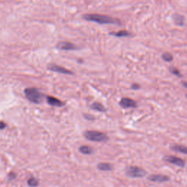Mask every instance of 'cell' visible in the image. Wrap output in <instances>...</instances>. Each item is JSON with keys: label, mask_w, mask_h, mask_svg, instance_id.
I'll return each mask as SVG.
<instances>
[{"label": "cell", "mask_w": 187, "mask_h": 187, "mask_svg": "<svg viewBox=\"0 0 187 187\" xmlns=\"http://www.w3.org/2000/svg\"><path fill=\"white\" fill-rule=\"evenodd\" d=\"M119 105L124 109L136 108L138 107V104L134 99L128 97L122 98L119 102Z\"/></svg>", "instance_id": "6"}, {"label": "cell", "mask_w": 187, "mask_h": 187, "mask_svg": "<svg viewBox=\"0 0 187 187\" xmlns=\"http://www.w3.org/2000/svg\"><path fill=\"white\" fill-rule=\"evenodd\" d=\"M48 69L51 71L53 72H56V73H62V74L64 75H73L74 73L72 71H70V70H67V69L64 68L62 66H59V65H56L55 64H51L48 66Z\"/></svg>", "instance_id": "8"}, {"label": "cell", "mask_w": 187, "mask_h": 187, "mask_svg": "<svg viewBox=\"0 0 187 187\" xmlns=\"http://www.w3.org/2000/svg\"><path fill=\"white\" fill-rule=\"evenodd\" d=\"M47 102L50 105L53 107H62L64 105V103L63 102H62L61 100H59L57 98L54 97L48 96L47 97Z\"/></svg>", "instance_id": "10"}, {"label": "cell", "mask_w": 187, "mask_h": 187, "mask_svg": "<svg viewBox=\"0 0 187 187\" xmlns=\"http://www.w3.org/2000/svg\"><path fill=\"white\" fill-rule=\"evenodd\" d=\"M16 176H17V175H16L15 173H13V172H11V173H10L8 175V179H9L10 181H11V180H14L15 178H16Z\"/></svg>", "instance_id": "20"}, {"label": "cell", "mask_w": 187, "mask_h": 187, "mask_svg": "<svg viewBox=\"0 0 187 187\" xmlns=\"http://www.w3.org/2000/svg\"><path fill=\"white\" fill-rule=\"evenodd\" d=\"M169 71H170V73H171V74L177 76V77H182V75H181V72L179 71V70L178 69H177L176 67H175V66H170L169 67Z\"/></svg>", "instance_id": "18"}, {"label": "cell", "mask_w": 187, "mask_h": 187, "mask_svg": "<svg viewBox=\"0 0 187 187\" xmlns=\"http://www.w3.org/2000/svg\"><path fill=\"white\" fill-rule=\"evenodd\" d=\"M170 149L173 151H175L179 152V153H184V154H187V147L184 146V145L175 144V145H172V146L170 147Z\"/></svg>", "instance_id": "13"}, {"label": "cell", "mask_w": 187, "mask_h": 187, "mask_svg": "<svg viewBox=\"0 0 187 187\" xmlns=\"http://www.w3.org/2000/svg\"><path fill=\"white\" fill-rule=\"evenodd\" d=\"M27 184L30 187H35L38 186L39 181L35 178H31L27 181Z\"/></svg>", "instance_id": "19"}, {"label": "cell", "mask_w": 187, "mask_h": 187, "mask_svg": "<svg viewBox=\"0 0 187 187\" xmlns=\"http://www.w3.org/2000/svg\"><path fill=\"white\" fill-rule=\"evenodd\" d=\"M162 59L167 62H171L173 60V55L169 52H164V53L162 54Z\"/></svg>", "instance_id": "17"}, {"label": "cell", "mask_w": 187, "mask_h": 187, "mask_svg": "<svg viewBox=\"0 0 187 187\" xmlns=\"http://www.w3.org/2000/svg\"><path fill=\"white\" fill-rule=\"evenodd\" d=\"M26 98L33 103L39 104L42 101L43 95L39 89L36 88H27L24 90Z\"/></svg>", "instance_id": "3"}, {"label": "cell", "mask_w": 187, "mask_h": 187, "mask_svg": "<svg viewBox=\"0 0 187 187\" xmlns=\"http://www.w3.org/2000/svg\"><path fill=\"white\" fill-rule=\"evenodd\" d=\"M6 127V124L3 121H0V129H4Z\"/></svg>", "instance_id": "23"}, {"label": "cell", "mask_w": 187, "mask_h": 187, "mask_svg": "<svg viewBox=\"0 0 187 187\" xmlns=\"http://www.w3.org/2000/svg\"><path fill=\"white\" fill-rule=\"evenodd\" d=\"M148 180L153 182L157 183H162L168 181L170 180V177L164 175H159V174H153V175H150L148 177Z\"/></svg>", "instance_id": "9"}, {"label": "cell", "mask_w": 187, "mask_h": 187, "mask_svg": "<svg viewBox=\"0 0 187 187\" xmlns=\"http://www.w3.org/2000/svg\"><path fill=\"white\" fill-rule=\"evenodd\" d=\"M84 118H85L86 120H88V121H94L95 119V118L94 117V116H91V115L89 114H85L84 115Z\"/></svg>", "instance_id": "21"}, {"label": "cell", "mask_w": 187, "mask_h": 187, "mask_svg": "<svg viewBox=\"0 0 187 187\" xmlns=\"http://www.w3.org/2000/svg\"><path fill=\"white\" fill-rule=\"evenodd\" d=\"M84 20L88 21H92L97 23L99 24H114L121 25V21L119 19L115 18L110 16L97 14V13H91V14H85L83 16Z\"/></svg>", "instance_id": "1"}, {"label": "cell", "mask_w": 187, "mask_h": 187, "mask_svg": "<svg viewBox=\"0 0 187 187\" xmlns=\"http://www.w3.org/2000/svg\"><path fill=\"white\" fill-rule=\"evenodd\" d=\"M173 20L175 24L179 26H184V23H185V18H184V16L178 14V13H175V14L173 15Z\"/></svg>", "instance_id": "11"}, {"label": "cell", "mask_w": 187, "mask_h": 187, "mask_svg": "<svg viewBox=\"0 0 187 187\" xmlns=\"http://www.w3.org/2000/svg\"><path fill=\"white\" fill-rule=\"evenodd\" d=\"M97 168L101 171H110L113 170V166L110 163H99L97 165Z\"/></svg>", "instance_id": "15"}, {"label": "cell", "mask_w": 187, "mask_h": 187, "mask_svg": "<svg viewBox=\"0 0 187 187\" xmlns=\"http://www.w3.org/2000/svg\"><path fill=\"white\" fill-rule=\"evenodd\" d=\"M186 98H187V95H186Z\"/></svg>", "instance_id": "25"}, {"label": "cell", "mask_w": 187, "mask_h": 187, "mask_svg": "<svg viewBox=\"0 0 187 187\" xmlns=\"http://www.w3.org/2000/svg\"><path fill=\"white\" fill-rule=\"evenodd\" d=\"M56 48L62 51H75L78 49V46L75 44L66 41H60L56 44Z\"/></svg>", "instance_id": "5"}, {"label": "cell", "mask_w": 187, "mask_h": 187, "mask_svg": "<svg viewBox=\"0 0 187 187\" xmlns=\"http://www.w3.org/2000/svg\"><path fill=\"white\" fill-rule=\"evenodd\" d=\"M126 175L130 178H142L145 176L147 172L144 169L137 166H129L125 170Z\"/></svg>", "instance_id": "4"}, {"label": "cell", "mask_w": 187, "mask_h": 187, "mask_svg": "<svg viewBox=\"0 0 187 187\" xmlns=\"http://www.w3.org/2000/svg\"><path fill=\"white\" fill-rule=\"evenodd\" d=\"M140 88V86L139 84H132V86H131V88L133 90H138V89H139Z\"/></svg>", "instance_id": "22"}, {"label": "cell", "mask_w": 187, "mask_h": 187, "mask_svg": "<svg viewBox=\"0 0 187 187\" xmlns=\"http://www.w3.org/2000/svg\"><path fill=\"white\" fill-rule=\"evenodd\" d=\"M79 151L85 155H89L93 153V149L88 145H82L79 148Z\"/></svg>", "instance_id": "16"}, {"label": "cell", "mask_w": 187, "mask_h": 187, "mask_svg": "<svg viewBox=\"0 0 187 187\" xmlns=\"http://www.w3.org/2000/svg\"><path fill=\"white\" fill-rule=\"evenodd\" d=\"M110 35L117 37H131L132 34L127 30H121V31H119L117 32H110Z\"/></svg>", "instance_id": "12"}, {"label": "cell", "mask_w": 187, "mask_h": 187, "mask_svg": "<svg viewBox=\"0 0 187 187\" xmlns=\"http://www.w3.org/2000/svg\"><path fill=\"white\" fill-rule=\"evenodd\" d=\"M163 159H164V161L167 162H169L170 163V164H174V165H176L180 167H184L186 164L185 162H184L182 159H181V158L179 157H176V156H165Z\"/></svg>", "instance_id": "7"}, {"label": "cell", "mask_w": 187, "mask_h": 187, "mask_svg": "<svg viewBox=\"0 0 187 187\" xmlns=\"http://www.w3.org/2000/svg\"><path fill=\"white\" fill-rule=\"evenodd\" d=\"M181 84L186 88H187V81H181Z\"/></svg>", "instance_id": "24"}, {"label": "cell", "mask_w": 187, "mask_h": 187, "mask_svg": "<svg viewBox=\"0 0 187 187\" xmlns=\"http://www.w3.org/2000/svg\"><path fill=\"white\" fill-rule=\"evenodd\" d=\"M86 139L93 142H105L108 140V136L105 133L100 132L99 131L95 130H88L86 131L84 134Z\"/></svg>", "instance_id": "2"}, {"label": "cell", "mask_w": 187, "mask_h": 187, "mask_svg": "<svg viewBox=\"0 0 187 187\" xmlns=\"http://www.w3.org/2000/svg\"><path fill=\"white\" fill-rule=\"evenodd\" d=\"M90 108H91L92 110H97V111L99 112H105L107 110V109L105 108V107L102 104L97 102H95L91 104V105H90Z\"/></svg>", "instance_id": "14"}]
</instances>
